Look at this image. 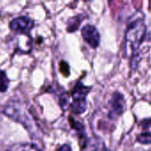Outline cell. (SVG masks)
<instances>
[{"mask_svg": "<svg viewBox=\"0 0 151 151\" xmlns=\"http://www.w3.org/2000/svg\"><path fill=\"white\" fill-rule=\"evenodd\" d=\"M90 88L86 87L81 82H78L72 92L73 101L70 104V110L75 114H81L87 110V96Z\"/></svg>", "mask_w": 151, "mask_h": 151, "instance_id": "2", "label": "cell"}, {"mask_svg": "<svg viewBox=\"0 0 151 151\" xmlns=\"http://www.w3.org/2000/svg\"><path fill=\"white\" fill-rule=\"evenodd\" d=\"M83 39L92 48H96L100 43V34L96 27L92 25H85L81 29Z\"/></svg>", "mask_w": 151, "mask_h": 151, "instance_id": "5", "label": "cell"}, {"mask_svg": "<svg viewBox=\"0 0 151 151\" xmlns=\"http://www.w3.org/2000/svg\"><path fill=\"white\" fill-rule=\"evenodd\" d=\"M9 86V80L5 72L0 70V92L4 93Z\"/></svg>", "mask_w": 151, "mask_h": 151, "instance_id": "9", "label": "cell"}, {"mask_svg": "<svg viewBox=\"0 0 151 151\" xmlns=\"http://www.w3.org/2000/svg\"><path fill=\"white\" fill-rule=\"evenodd\" d=\"M136 140L142 144H151V133H142L137 136Z\"/></svg>", "mask_w": 151, "mask_h": 151, "instance_id": "10", "label": "cell"}, {"mask_svg": "<svg viewBox=\"0 0 151 151\" xmlns=\"http://www.w3.org/2000/svg\"><path fill=\"white\" fill-rule=\"evenodd\" d=\"M81 16H74L69 19L67 22V30L68 32H73L78 29L81 23Z\"/></svg>", "mask_w": 151, "mask_h": 151, "instance_id": "8", "label": "cell"}, {"mask_svg": "<svg viewBox=\"0 0 151 151\" xmlns=\"http://www.w3.org/2000/svg\"><path fill=\"white\" fill-rule=\"evenodd\" d=\"M110 111L108 117L110 119L113 120L119 118L126 110V102L124 96L119 92H114L111 96V99L109 102Z\"/></svg>", "mask_w": 151, "mask_h": 151, "instance_id": "3", "label": "cell"}, {"mask_svg": "<svg viewBox=\"0 0 151 151\" xmlns=\"http://www.w3.org/2000/svg\"><path fill=\"white\" fill-rule=\"evenodd\" d=\"M33 27H34V21L27 16L15 18L10 23V27L12 31L23 35L28 33Z\"/></svg>", "mask_w": 151, "mask_h": 151, "instance_id": "4", "label": "cell"}, {"mask_svg": "<svg viewBox=\"0 0 151 151\" xmlns=\"http://www.w3.org/2000/svg\"><path fill=\"white\" fill-rule=\"evenodd\" d=\"M146 35V26L143 21V14L140 12L138 18L132 20L126 31L124 40V54L132 59L139 50Z\"/></svg>", "mask_w": 151, "mask_h": 151, "instance_id": "1", "label": "cell"}, {"mask_svg": "<svg viewBox=\"0 0 151 151\" xmlns=\"http://www.w3.org/2000/svg\"><path fill=\"white\" fill-rule=\"evenodd\" d=\"M7 151H42L36 145L31 143H17L11 146Z\"/></svg>", "mask_w": 151, "mask_h": 151, "instance_id": "7", "label": "cell"}, {"mask_svg": "<svg viewBox=\"0 0 151 151\" xmlns=\"http://www.w3.org/2000/svg\"><path fill=\"white\" fill-rule=\"evenodd\" d=\"M81 151H112L108 149L105 144L98 138H90L88 139L84 146L82 147Z\"/></svg>", "mask_w": 151, "mask_h": 151, "instance_id": "6", "label": "cell"}, {"mask_svg": "<svg viewBox=\"0 0 151 151\" xmlns=\"http://www.w3.org/2000/svg\"><path fill=\"white\" fill-rule=\"evenodd\" d=\"M147 151H151V150H147Z\"/></svg>", "mask_w": 151, "mask_h": 151, "instance_id": "12", "label": "cell"}, {"mask_svg": "<svg viewBox=\"0 0 151 151\" xmlns=\"http://www.w3.org/2000/svg\"><path fill=\"white\" fill-rule=\"evenodd\" d=\"M56 151H72V150L69 145L65 144V145H62L59 149H58V150Z\"/></svg>", "mask_w": 151, "mask_h": 151, "instance_id": "11", "label": "cell"}]
</instances>
